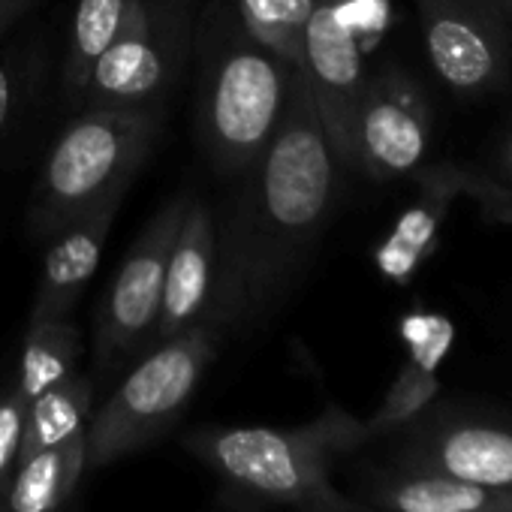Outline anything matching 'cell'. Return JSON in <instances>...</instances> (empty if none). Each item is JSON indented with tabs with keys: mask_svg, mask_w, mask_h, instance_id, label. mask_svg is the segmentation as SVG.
<instances>
[{
	"mask_svg": "<svg viewBox=\"0 0 512 512\" xmlns=\"http://www.w3.org/2000/svg\"><path fill=\"white\" fill-rule=\"evenodd\" d=\"M133 0H79L64 55V100L79 106L97 61L118 40Z\"/></svg>",
	"mask_w": 512,
	"mask_h": 512,
	"instance_id": "cell-15",
	"label": "cell"
},
{
	"mask_svg": "<svg viewBox=\"0 0 512 512\" xmlns=\"http://www.w3.org/2000/svg\"><path fill=\"white\" fill-rule=\"evenodd\" d=\"M320 4L323 0H232L244 31L293 67L302 64L305 28Z\"/></svg>",
	"mask_w": 512,
	"mask_h": 512,
	"instance_id": "cell-18",
	"label": "cell"
},
{
	"mask_svg": "<svg viewBox=\"0 0 512 512\" xmlns=\"http://www.w3.org/2000/svg\"><path fill=\"white\" fill-rule=\"evenodd\" d=\"M431 145V106L422 88L398 67L365 82L356 112V169L374 181L413 175Z\"/></svg>",
	"mask_w": 512,
	"mask_h": 512,
	"instance_id": "cell-9",
	"label": "cell"
},
{
	"mask_svg": "<svg viewBox=\"0 0 512 512\" xmlns=\"http://www.w3.org/2000/svg\"><path fill=\"white\" fill-rule=\"evenodd\" d=\"M482 500L479 485L464 479H419L392 494L401 512H473Z\"/></svg>",
	"mask_w": 512,
	"mask_h": 512,
	"instance_id": "cell-20",
	"label": "cell"
},
{
	"mask_svg": "<svg viewBox=\"0 0 512 512\" xmlns=\"http://www.w3.org/2000/svg\"><path fill=\"white\" fill-rule=\"evenodd\" d=\"M443 464L473 485L512 482V437L494 428H458L443 440Z\"/></svg>",
	"mask_w": 512,
	"mask_h": 512,
	"instance_id": "cell-19",
	"label": "cell"
},
{
	"mask_svg": "<svg viewBox=\"0 0 512 512\" xmlns=\"http://www.w3.org/2000/svg\"><path fill=\"white\" fill-rule=\"evenodd\" d=\"M464 193L476 196L482 211L494 220L512 217V136L497 148L488 169H461Z\"/></svg>",
	"mask_w": 512,
	"mask_h": 512,
	"instance_id": "cell-21",
	"label": "cell"
},
{
	"mask_svg": "<svg viewBox=\"0 0 512 512\" xmlns=\"http://www.w3.org/2000/svg\"><path fill=\"white\" fill-rule=\"evenodd\" d=\"M94 404V383L85 374H70L67 380L55 383L43 395H37L28 404L25 419V440H22V458L58 446L76 434H85ZM19 458V461H22Z\"/></svg>",
	"mask_w": 512,
	"mask_h": 512,
	"instance_id": "cell-17",
	"label": "cell"
},
{
	"mask_svg": "<svg viewBox=\"0 0 512 512\" xmlns=\"http://www.w3.org/2000/svg\"><path fill=\"white\" fill-rule=\"evenodd\" d=\"M25 97V73L13 61H0V136L10 127Z\"/></svg>",
	"mask_w": 512,
	"mask_h": 512,
	"instance_id": "cell-23",
	"label": "cell"
},
{
	"mask_svg": "<svg viewBox=\"0 0 512 512\" xmlns=\"http://www.w3.org/2000/svg\"><path fill=\"white\" fill-rule=\"evenodd\" d=\"M341 172L296 67L275 139L235 175V190L217 220L205 320L223 335L266 323L293 296L335 211Z\"/></svg>",
	"mask_w": 512,
	"mask_h": 512,
	"instance_id": "cell-1",
	"label": "cell"
},
{
	"mask_svg": "<svg viewBox=\"0 0 512 512\" xmlns=\"http://www.w3.org/2000/svg\"><path fill=\"white\" fill-rule=\"evenodd\" d=\"M214 266H217V220L214 211L193 196L166 263L163 299H160L151 347L205 320L214 290Z\"/></svg>",
	"mask_w": 512,
	"mask_h": 512,
	"instance_id": "cell-12",
	"label": "cell"
},
{
	"mask_svg": "<svg viewBox=\"0 0 512 512\" xmlns=\"http://www.w3.org/2000/svg\"><path fill=\"white\" fill-rule=\"evenodd\" d=\"M28 398L13 386L0 395V491L7 494V485L22 458L25 440V419H28Z\"/></svg>",
	"mask_w": 512,
	"mask_h": 512,
	"instance_id": "cell-22",
	"label": "cell"
},
{
	"mask_svg": "<svg viewBox=\"0 0 512 512\" xmlns=\"http://www.w3.org/2000/svg\"><path fill=\"white\" fill-rule=\"evenodd\" d=\"M416 178L422 184V202L404 214L389 247L380 253L383 269L395 278H407L413 272V266L428 253V247L434 241V232L440 226L446 205L452 202V196L464 193L461 169H452V166L425 169V172L416 169Z\"/></svg>",
	"mask_w": 512,
	"mask_h": 512,
	"instance_id": "cell-14",
	"label": "cell"
},
{
	"mask_svg": "<svg viewBox=\"0 0 512 512\" xmlns=\"http://www.w3.org/2000/svg\"><path fill=\"white\" fill-rule=\"evenodd\" d=\"M0 497H4V491H0Z\"/></svg>",
	"mask_w": 512,
	"mask_h": 512,
	"instance_id": "cell-26",
	"label": "cell"
},
{
	"mask_svg": "<svg viewBox=\"0 0 512 512\" xmlns=\"http://www.w3.org/2000/svg\"><path fill=\"white\" fill-rule=\"evenodd\" d=\"M37 4H40V0H0V37H4Z\"/></svg>",
	"mask_w": 512,
	"mask_h": 512,
	"instance_id": "cell-24",
	"label": "cell"
},
{
	"mask_svg": "<svg viewBox=\"0 0 512 512\" xmlns=\"http://www.w3.org/2000/svg\"><path fill=\"white\" fill-rule=\"evenodd\" d=\"M85 473V434L19 461L7 485V512H58Z\"/></svg>",
	"mask_w": 512,
	"mask_h": 512,
	"instance_id": "cell-13",
	"label": "cell"
},
{
	"mask_svg": "<svg viewBox=\"0 0 512 512\" xmlns=\"http://www.w3.org/2000/svg\"><path fill=\"white\" fill-rule=\"evenodd\" d=\"M500 4H503V7H506L509 13H512V0H500Z\"/></svg>",
	"mask_w": 512,
	"mask_h": 512,
	"instance_id": "cell-25",
	"label": "cell"
},
{
	"mask_svg": "<svg viewBox=\"0 0 512 512\" xmlns=\"http://www.w3.org/2000/svg\"><path fill=\"white\" fill-rule=\"evenodd\" d=\"M299 73L311 91L317 118L341 169H356L353 133L368 76L356 31L332 0H323L305 28Z\"/></svg>",
	"mask_w": 512,
	"mask_h": 512,
	"instance_id": "cell-8",
	"label": "cell"
},
{
	"mask_svg": "<svg viewBox=\"0 0 512 512\" xmlns=\"http://www.w3.org/2000/svg\"><path fill=\"white\" fill-rule=\"evenodd\" d=\"M293 64L256 43L232 0H214L199 34L196 139L217 175L235 178L278 133Z\"/></svg>",
	"mask_w": 512,
	"mask_h": 512,
	"instance_id": "cell-2",
	"label": "cell"
},
{
	"mask_svg": "<svg viewBox=\"0 0 512 512\" xmlns=\"http://www.w3.org/2000/svg\"><path fill=\"white\" fill-rule=\"evenodd\" d=\"M437 76L461 97H479L506 76L509 37L494 0H416Z\"/></svg>",
	"mask_w": 512,
	"mask_h": 512,
	"instance_id": "cell-10",
	"label": "cell"
},
{
	"mask_svg": "<svg viewBox=\"0 0 512 512\" xmlns=\"http://www.w3.org/2000/svg\"><path fill=\"white\" fill-rule=\"evenodd\" d=\"M220 344L223 332L208 320L154 344L88 419L85 473L109 467L163 437L193 401Z\"/></svg>",
	"mask_w": 512,
	"mask_h": 512,
	"instance_id": "cell-4",
	"label": "cell"
},
{
	"mask_svg": "<svg viewBox=\"0 0 512 512\" xmlns=\"http://www.w3.org/2000/svg\"><path fill=\"white\" fill-rule=\"evenodd\" d=\"M127 190L112 193L91 211L79 214L73 223H67L61 232H55L49 241V250L43 256V272L37 281L34 305L28 323L52 320V317H70L79 305L82 293L88 290L100 256L109 238V229L115 223L118 208L124 205Z\"/></svg>",
	"mask_w": 512,
	"mask_h": 512,
	"instance_id": "cell-11",
	"label": "cell"
},
{
	"mask_svg": "<svg viewBox=\"0 0 512 512\" xmlns=\"http://www.w3.org/2000/svg\"><path fill=\"white\" fill-rule=\"evenodd\" d=\"M163 118L166 106L79 112L40 169L28 205L31 238L46 241L112 193L130 190L163 130Z\"/></svg>",
	"mask_w": 512,
	"mask_h": 512,
	"instance_id": "cell-3",
	"label": "cell"
},
{
	"mask_svg": "<svg viewBox=\"0 0 512 512\" xmlns=\"http://www.w3.org/2000/svg\"><path fill=\"white\" fill-rule=\"evenodd\" d=\"M193 46L190 0H133L118 40L91 73L79 112L166 106Z\"/></svg>",
	"mask_w": 512,
	"mask_h": 512,
	"instance_id": "cell-6",
	"label": "cell"
},
{
	"mask_svg": "<svg viewBox=\"0 0 512 512\" xmlns=\"http://www.w3.org/2000/svg\"><path fill=\"white\" fill-rule=\"evenodd\" d=\"M193 196L169 199L133 238L94 317V365L115 371L145 347L160 314L166 263Z\"/></svg>",
	"mask_w": 512,
	"mask_h": 512,
	"instance_id": "cell-7",
	"label": "cell"
},
{
	"mask_svg": "<svg viewBox=\"0 0 512 512\" xmlns=\"http://www.w3.org/2000/svg\"><path fill=\"white\" fill-rule=\"evenodd\" d=\"M82 353H85V335L73 317H52V320L28 323L16 389L28 401H34L55 383L76 374Z\"/></svg>",
	"mask_w": 512,
	"mask_h": 512,
	"instance_id": "cell-16",
	"label": "cell"
},
{
	"mask_svg": "<svg viewBox=\"0 0 512 512\" xmlns=\"http://www.w3.org/2000/svg\"><path fill=\"white\" fill-rule=\"evenodd\" d=\"M350 428L344 416L329 410L302 428H199L184 437V446L217 476L253 497L296 509H329L335 506V494L326 482L323 458Z\"/></svg>",
	"mask_w": 512,
	"mask_h": 512,
	"instance_id": "cell-5",
	"label": "cell"
}]
</instances>
